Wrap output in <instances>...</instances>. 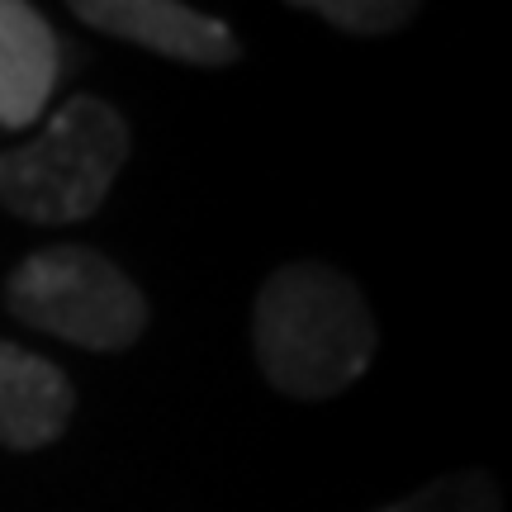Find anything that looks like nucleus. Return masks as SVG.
<instances>
[{
  "instance_id": "1",
  "label": "nucleus",
  "mask_w": 512,
  "mask_h": 512,
  "mask_svg": "<svg viewBox=\"0 0 512 512\" xmlns=\"http://www.w3.org/2000/svg\"><path fill=\"white\" fill-rule=\"evenodd\" d=\"M256 366L290 399H332L375 361L380 332L356 280L328 261H290L256 290Z\"/></svg>"
},
{
  "instance_id": "2",
  "label": "nucleus",
  "mask_w": 512,
  "mask_h": 512,
  "mask_svg": "<svg viewBox=\"0 0 512 512\" xmlns=\"http://www.w3.org/2000/svg\"><path fill=\"white\" fill-rule=\"evenodd\" d=\"M124 162V114L95 95H76L34 143L0 152V209L29 223H81L105 204Z\"/></svg>"
},
{
  "instance_id": "3",
  "label": "nucleus",
  "mask_w": 512,
  "mask_h": 512,
  "mask_svg": "<svg viewBox=\"0 0 512 512\" xmlns=\"http://www.w3.org/2000/svg\"><path fill=\"white\" fill-rule=\"evenodd\" d=\"M19 323L86 351H128L147 328V299L110 256L57 242L24 256L5 280Z\"/></svg>"
},
{
  "instance_id": "4",
  "label": "nucleus",
  "mask_w": 512,
  "mask_h": 512,
  "mask_svg": "<svg viewBox=\"0 0 512 512\" xmlns=\"http://www.w3.org/2000/svg\"><path fill=\"white\" fill-rule=\"evenodd\" d=\"M67 5L91 29L124 38L157 57H176L195 67H223L238 57L233 29L185 0H67Z\"/></svg>"
},
{
  "instance_id": "5",
  "label": "nucleus",
  "mask_w": 512,
  "mask_h": 512,
  "mask_svg": "<svg viewBox=\"0 0 512 512\" xmlns=\"http://www.w3.org/2000/svg\"><path fill=\"white\" fill-rule=\"evenodd\" d=\"M72 413L76 389L48 356L0 342V446L10 451L53 446L67 432Z\"/></svg>"
},
{
  "instance_id": "6",
  "label": "nucleus",
  "mask_w": 512,
  "mask_h": 512,
  "mask_svg": "<svg viewBox=\"0 0 512 512\" xmlns=\"http://www.w3.org/2000/svg\"><path fill=\"white\" fill-rule=\"evenodd\" d=\"M62 72L53 24L29 0H0V128H29Z\"/></svg>"
},
{
  "instance_id": "7",
  "label": "nucleus",
  "mask_w": 512,
  "mask_h": 512,
  "mask_svg": "<svg viewBox=\"0 0 512 512\" xmlns=\"http://www.w3.org/2000/svg\"><path fill=\"white\" fill-rule=\"evenodd\" d=\"M375 512H503V494H498L494 475L456 470V475L432 479V484H422V489L394 498Z\"/></svg>"
},
{
  "instance_id": "8",
  "label": "nucleus",
  "mask_w": 512,
  "mask_h": 512,
  "mask_svg": "<svg viewBox=\"0 0 512 512\" xmlns=\"http://www.w3.org/2000/svg\"><path fill=\"white\" fill-rule=\"evenodd\" d=\"M285 5L309 10V15L328 19L332 29L361 34V38L394 34V29H403L422 10V0H285Z\"/></svg>"
}]
</instances>
